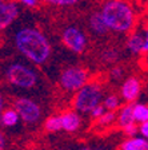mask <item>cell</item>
Returning a JSON list of instances; mask_svg holds the SVG:
<instances>
[{"mask_svg": "<svg viewBox=\"0 0 148 150\" xmlns=\"http://www.w3.org/2000/svg\"><path fill=\"white\" fill-rule=\"evenodd\" d=\"M143 52H148V27H147V30H145V43H144Z\"/></svg>", "mask_w": 148, "mask_h": 150, "instance_id": "4316f807", "label": "cell"}, {"mask_svg": "<svg viewBox=\"0 0 148 150\" xmlns=\"http://www.w3.org/2000/svg\"><path fill=\"white\" fill-rule=\"evenodd\" d=\"M137 130H139V129L136 127L135 123H131V125H128V126H126V127H124V131H126V134L130 135V137H133V135L136 134V131H137Z\"/></svg>", "mask_w": 148, "mask_h": 150, "instance_id": "603a6c76", "label": "cell"}, {"mask_svg": "<svg viewBox=\"0 0 148 150\" xmlns=\"http://www.w3.org/2000/svg\"><path fill=\"white\" fill-rule=\"evenodd\" d=\"M140 82L136 78H128L121 86V97L126 102H132L140 94Z\"/></svg>", "mask_w": 148, "mask_h": 150, "instance_id": "9c48e42d", "label": "cell"}, {"mask_svg": "<svg viewBox=\"0 0 148 150\" xmlns=\"http://www.w3.org/2000/svg\"><path fill=\"white\" fill-rule=\"evenodd\" d=\"M62 122H63V130L72 133L76 131L80 126V117L75 111H67L62 115Z\"/></svg>", "mask_w": 148, "mask_h": 150, "instance_id": "8fae6325", "label": "cell"}, {"mask_svg": "<svg viewBox=\"0 0 148 150\" xmlns=\"http://www.w3.org/2000/svg\"><path fill=\"white\" fill-rule=\"evenodd\" d=\"M147 150H148V146H147Z\"/></svg>", "mask_w": 148, "mask_h": 150, "instance_id": "f546056e", "label": "cell"}, {"mask_svg": "<svg viewBox=\"0 0 148 150\" xmlns=\"http://www.w3.org/2000/svg\"><path fill=\"white\" fill-rule=\"evenodd\" d=\"M19 118H20V115L15 109H7L1 114V123L7 127H11V126H15L18 123Z\"/></svg>", "mask_w": 148, "mask_h": 150, "instance_id": "9a60e30c", "label": "cell"}, {"mask_svg": "<svg viewBox=\"0 0 148 150\" xmlns=\"http://www.w3.org/2000/svg\"><path fill=\"white\" fill-rule=\"evenodd\" d=\"M48 4H52V6H60V7H65V6H72V4H76L79 0H46Z\"/></svg>", "mask_w": 148, "mask_h": 150, "instance_id": "ffe728a7", "label": "cell"}, {"mask_svg": "<svg viewBox=\"0 0 148 150\" xmlns=\"http://www.w3.org/2000/svg\"><path fill=\"white\" fill-rule=\"evenodd\" d=\"M90 28L96 35H105L108 32V25L103 19L102 12H93L90 16Z\"/></svg>", "mask_w": 148, "mask_h": 150, "instance_id": "30bf717a", "label": "cell"}, {"mask_svg": "<svg viewBox=\"0 0 148 150\" xmlns=\"http://www.w3.org/2000/svg\"><path fill=\"white\" fill-rule=\"evenodd\" d=\"M63 43L71 51L76 54H81L87 48L86 34L76 27H67L63 31Z\"/></svg>", "mask_w": 148, "mask_h": 150, "instance_id": "52a82bcc", "label": "cell"}, {"mask_svg": "<svg viewBox=\"0 0 148 150\" xmlns=\"http://www.w3.org/2000/svg\"><path fill=\"white\" fill-rule=\"evenodd\" d=\"M24 6H27V7H34V6H36L37 4V0H20Z\"/></svg>", "mask_w": 148, "mask_h": 150, "instance_id": "484cf974", "label": "cell"}, {"mask_svg": "<svg viewBox=\"0 0 148 150\" xmlns=\"http://www.w3.org/2000/svg\"><path fill=\"white\" fill-rule=\"evenodd\" d=\"M103 59L105 60V62H115V60L117 59V51L115 50H105L104 52H103Z\"/></svg>", "mask_w": 148, "mask_h": 150, "instance_id": "44dd1931", "label": "cell"}, {"mask_svg": "<svg viewBox=\"0 0 148 150\" xmlns=\"http://www.w3.org/2000/svg\"><path fill=\"white\" fill-rule=\"evenodd\" d=\"M83 150H91V149H83Z\"/></svg>", "mask_w": 148, "mask_h": 150, "instance_id": "f1b7e54d", "label": "cell"}, {"mask_svg": "<svg viewBox=\"0 0 148 150\" xmlns=\"http://www.w3.org/2000/svg\"><path fill=\"white\" fill-rule=\"evenodd\" d=\"M139 131L142 133L143 138H148V122H144V123H142V125H140Z\"/></svg>", "mask_w": 148, "mask_h": 150, "instance_id": "d4e9b609", "label": "cell"}, {"mask_svg": "<svg viewBox=\"0 0 148 150\" xmlns=\"http://www.w3.org/2000/svg\"><path fill=\"white\" fill-rule=\"evenodd\" d=\"M19 6L15 1H1L0 6V27L6 28L19 16Z\"/></svg>", "mask_w": 148, "mask_h": 150, "instance_id": "ba28073f", "label": "cell"}, {"mask_svg": "<svg viewBox=\"0 0 148 150\" xmlns=\"http://www.w3.org/2000/svg\"><path fill=\"white\" fill-rule=\"evenodd\" d=\"M121 75H123V70H121L120 67H115V69L111 70V76H112L114 79L121 78Z\"/></svg>", "mask_w": 148, "mask_h": 150, "instance_id": "cb8c5ba5", "label": "cell"}, {"mask_svg": "<svg viewBox=\"0 0 148 150\" xmlns=\"http://www.w3.org/2000/svg\"><path fill=\"white\" fill-rule=\"evenodd\" d=\"M103 93L99 84L87 83L80 90H77L76 97L74 99V106L80 112H91L100 105Z\"/></svg>", "mask_w": 148, "mask_h": 150, "instance_id": "3957f363", "label": "cell"}, {"mask_svg": "<svg viewBox=\"0 0 148 150\" xmlns=\"http://www.w3.org/2000/svg\"><path fill=\"white\" fill-rule=\"evenodd\" d=\"M15 46L25 58L36 63L43 64L51 55L49 42L36 28L25 27L15 34Z\"/></svg>", "mask_w": 148, "mask_h": 150, "instance_id": "6da1fadb", "label": "cell"}, {"mask_svg": "<svg viewBox=\"0 0 148 150\" xmlns=\"http://www.w3.org/2000/svg\"><path fill=\"white\" fill-rule=\"evenodd\" d=\"M133 107L135 105H127L126 107L120 110L119 115H117V122L121 127H126V126L131 125V123H135V117H133Z\"/></svg>", "mask_w": 148, "mask_h": 150, "instance_id": "7c38bea8", "label": "cell"}, {"mask_svg": "<svg viewBox=\"0 0 148 150\" xmlns=\"http://www.w3.org/2000/svg\"><path fill=\"white\" fill-rule=\"evenodd\" d=\"M145 1H148V0H145Z\"/></svg>", "mask_w": 148, "mask_h": 150, "instance_id": "4dcf8cb0", "label": "cell"}, {"mask_svg": "<svg viewBox=\"0 0 148 150\" xmlns=\"http://www.w3.org/2000/svg\"><path fill=\"white\" fill-rule=\"evenodd\" d=\"M133 117H135V122H140V123L148 122L147 105H135V107H133Z\"/></svg>", "mask_w": 148, "mask_h": 150, "instance_id": "e0dca14e", "label": "cell"}, {"mask_svg": "<svg viewBox=\"0 0 148 150\" xmlns=\"http://www.w3.org/2000/svg\"><path fill=\"white\" fill-rule=\"evenodd\" d=\"M116 118H117V117L115 115L114 111H108V112H105L104 115H102L100 118L97 119V125H100V126H107V125H109L111 122H114Z\"/></svg>", "mask_w": 148, "mask_h": 150, "instance_id": "d6986e66", "label": "cell"}, {"mask_svg": "<svg viewBox=\"0 0 148 150\" xmlns=\"http://www.w3.org/2000/svg\"><path fill=\"white\" fill-rule=\"evenodd\" d=\"M0 150H4V137L0 135Z\"/></svg>", "mask_w": 148, "mask_h": 150, "instance_id": "83f0119b", "label": "cell"}, {"mask_svg": "<svg viewBox=\"0 0 148 150\" xmlns=\"http://www.w3.org/2000/svg\"><path fill=\"white\" fill-rule=\"evenodd\" d=\"M13 107L19 112L20 118L27 123H35L36 121H39V118L41 115L40 106L32 99H28V98L16 99L15 103H13Z\"/></svg>", "mask_w": 148, "mask_h": 150, "instance_id": "8992f818", "label": "cell"}, {"mask_svg": "<svg viewBox=\"0 0 148 150\" xmlns=\"http://www.w3.org/2000/svg\"><path fill=\"white\" fill-rule=\"evenodd\" d=\"M87 79H88V75H87L86 70L80 69V67H68L62 72L59 82L64 90L75 91L80 90L83 86H86Z\"/></svg>", "mask_w": 148, "mask_h": 150, "instance_id": "5b68a950", "label": "cell"}, {"mask_svg": "<svg viewBox=\"0 0 148 150\" xmlns=\"http://www.w3.org/2000/svg\"><path fill=\"white\" fill-rule=\"evenodd\" d=\"M119 105H120V100H119V98H117L116 95H108L104 99V106H105V109H108L109 111L116 110L117 107H119Z\"/></svg>", "mask_w": 148, "mask_h": 150, "instance_id": "ac0fdd59", "label": "cell"}, {"mask_svg": "<svg viewBox=\"0 0 148 150\" xmlns=\"http://www.w3.org/2000/svg\"><path fill=\"white\" fill-rule=\"evenodd\" d=\"M102 15L108 28L116 32H127L133 27L135 15L130 4L123 0H108L102 7Z\"/></svg>", "mask_w": 148, "mask_h": 150, "instance_id": "7a4b0ae2", "label": "cell"}, {"mask_svg": "<svg viewBox=\"0 0 148 150\" xmlns=\"http://www.w3.org/2000/svg\"><path fill=\"white\" fill-rule=\"evenodd\" d=\"M104 109H105V106H102V105H99L97 107H95V109H93L92 111H91V115H92L93 118L99 119L102 115H104V114H105Z\"/></svg>", "mask_w": 148, "mask_h": 150, "instance_id": "7402d4cb", "label": "cell"}, {"mask_svg": "<svg viewBox=\"0 0 148 150\" xmlns=\"http://www.w3.org/2000/svg\"><path fill=\"white\" fill-rule=\"evenodd\" d=\"M44 127L47 131H59L63 129V122H62V115H53L49 117L44 123Z\"/></svg>", "mask_w": 148, "mask_h": 150, "instance_id": "2e32d148", "label": "cell"}, {"mask_svg": "<svg viewBox=\"0 0 148 150\" xmlns=\"http://www.w3.org/2000/svg\"><path fill=\"white\" fill-rule=\"evenodd\" d=\"M6 76L8 82L16 87L31 88L37 82L36 72L23 63H13L6 70Z\"/></svg>", "mask_w": 148, "mask_h": 150, "instance_id": "277c9868", "label": "cell"}, {"mask_svg": "<svg viewBox=\"0 0 148 150\" xmlns=\"http://www.w3.org/2000/svg\"><path fill=\"white\" fill-rule=\"evenodd\" d=\"M148 141L140 137H132L121 144V150H147Z\"/></svg>", "mask_w": 148, "mask_h": 150, "instance_id": "4fadbf2b", "label": "cell"}, {"mask_svg": "<svg viewBox=\"0 0 148 150\" xmlns=\"http://www.w3.org/2000/svg\"><path fill=\"white\" fill-rule=\"evenodd\" d=\"M144 43H145V36H143L142 34H133L128 39L127 47L132 54H139L144 48Z\"/></svg>", "mask_w": 148, "mask_h": 150, "instance_id": "5bb4252c", "label": "cell"}]
</instances>
